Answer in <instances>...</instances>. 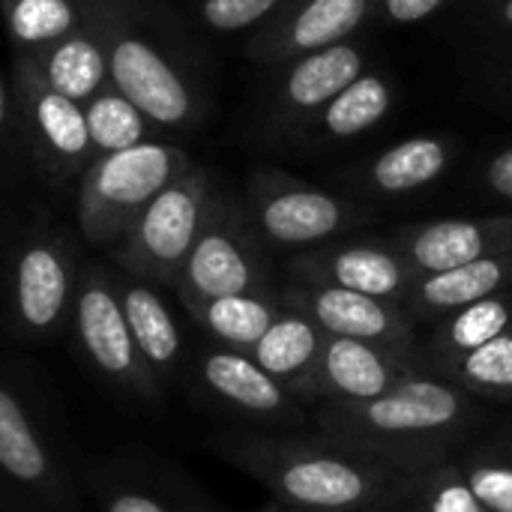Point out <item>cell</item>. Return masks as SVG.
<instances>
[{
    "label": "cell",
    "mask_w": 512,
    "mask_h": 512,
    "mask_svg": "<svg viewBox=\"0 0 512 512\" xmlns=\"http://www.w3.org/2000/svg\"><path fill=\"white\" fill-rule=\"evenodd\" d=\"M222 459L261 483L273 501L315 512H390L405 477L399 468L366 456L336 438L297 432H240L216 441Z\"/></svg>",
    "instance_id": "6da1fadb"
},
{
    "label": "cell",
    "mask_w": 512,
    "mask_h": 512,
    "mask_svg": "<svg viewBox=\"0 0 512 512\" xmlns=\"http://www.w3.org/2000/svg\"><path fill=\"white\" fill-rule=\"evenodd\" d=\"M480 417V399L429 369L408 372L378 399L312 408L318 432L399 468L450 459Z\"/></svg>",
    "instance_id": "7a4b0ae2"
},
{
    "label": "cell",
    "mask_w": 512,
    "mask_h": 512,
    "mask_svg": "<svg viewBox=\"0 0 512 512\" xmlns=\"http://www.w3.org/2000/svg\"><path fill=\"white\" fill-rule=\"evenodd\" d=\"M183 156L159 144H135L105 159L90 171L84 183L81 222L90 240L105 243L180 177Z\"/></svg>",
    "instance_id": "3957f363"
},
{
    "label": "cell",
    "mask_w": 512,
    "mask_h": 512,
    "mask_svg": "<svg viewBox=\"0 0 512 512\" xmlns=\"http://www.w3.org/2000/svg\"><path fill=\"white\" fill-rule=\"evenodd\" d=\"M282 303L309 315L327 336L360 339L405 357H420L417 321L402 303L321 282H291Z\"/></svg>",
    "instance_id": "277c9868"
},
{
    "label": "cell",
    "mask_w": 512,
    "mask_h": 512,
    "mask_svg": "<svg viewBox=\"0 0 512 512\" xmlns=\"http://www.w3.org/2000/svg\"><path fill=\"white\" fill-rule=\"evenodd\" d=\"M198 381L213 402L261 432H297L312 420V411L246 351H207L198 360Z\"/></svg>",
    "instance_id": "5b68a950"
},
{
    "label": "cell",
    "mask_w": 512,
    "mask_h": 512,
    "mask_svg": "<svg viewBox=\"0 0 512 512\" xmlns=\"http://www.w3.org/2000/svg\"><path fill=\"white\" fill-rule=\"evenodd\" d=\"M255 201L258 228L279 249H315L363 222V210L351 201L288 177L261 180Z\"/></svg>",
    "instance_id": "8992f818"
},
{
    "label": "cell",
    "mask_w": 512,
    "mask_h": 512,
    "mask_svg": "<svg viewBox=\"0 0 512 512\" xmlns=\"http://www.w3.org/2000/svg\"><path fill=\"white\" fill-rule=\"evenodd\" d=\"M201 174H180L144 210L129 246L132 267L153 279L180 276L207 216Z\"/></svg>",
    "instance_id": "52a82bcc"
},
{
    "label": "cell",
    "mask_w": 512,
    "mask_h": 512,
    "mask_svg": "<svg viewBox=\"0 0 512 512\" xmlns=\"http://www.w3.org/2000/svg\"><path fill=\"white\" fill-rule=\"evenodd\" d=\"M180 291L186 306L231 294H273L255 237L225 225L222 219L201 228L180 270Z\"/></svg>",
    "instance_id": "ba28073f"
},
{
    "label": "cell",
    "mask_w": 512,
    "mask_h": 512,
    "mask_svg": "<svg viewBox=\"0 0 512 512\" xmlns=\"http://www.w3.org/2000/svg\"><path fill=\"white\" fill-rule=\"evenodd\" d=\"M291 282H321L405 306L417 273L393 243H336L300 252L291 261Z\"/></svg>",
    "instance_id": "9c48e42d"
},
{
    "label": "cell",
    "mask_w": 512,
    "mask_h": 512,
    "mask_svg": "<svg viewBox=\"0 0 512 512\" xmlns=\"http://www.w3.org/2000/svg\"><path fill=\"white\" fill-rule=\"evenodd\" d=\"M78 336L102 375L144 399L159 396V384L135 348L123 306L102 282H87L78 294Z\"/></svg>",
    "instance_id": "30bf717a"
},
{
    "label": "cell",
    "mask_w": 512,
    "mask_h": 512,
    "mask_svg": "<svg viewBox=\"0 0 512 512\" xmlns=\"http://www.w3.org/2000/svg\"><path fill=\"white\" fill-rule=\"evenodd\" d=\"M393 246L417 276L453 270L480 258L512 252V216L441 219L399 231Z\"/></svg>",
    "instance_id": "8fae6325"
},
{
    "label": "cell",
    "mask_w": 512,
    "mask_h": 512,
    "mask_svg": "<svg viewBox=\"0 0 512 512\" xmlns=\"http://www.w3.org/2000/svg\"><path fill=\"white\" fill-rule=\"evenodd\" d=\"M414 369H426L420 357H405L360 339L327 336L321 354L318 405H357L378 399Z\"/></svg>",
    "instance_id": "7c38bea8"
},
{
    "label": "cell",
    "mask_w": 512,
    "mask_h": 512,
    "mask_svg": "<svg viewBox=\"0 0 512 512\" xmlns=\"http://www.w3.org/2000/svg\"><path fill=\"white\" fill-rule=\"evenodd\" d=\"M327 333L300 309L282 306L279 318L249 351L252 360L270 372L309 411L321 399V354Z\"/></svg>",
    "instance_id": "4fadbf2b"
},
{
    "label": "cell",
    "mask_w": 512,
    "mask_h": 512,
    "mask_svg": "<svg viewBox=\"0 0 512 512\" xmlns=\"http://www.w3.org/2000/svg\"><path fill=\"white\" fill-rule=\"evenodd\" d=\"M378 0H297L258 42L267 60H294L309 51L348 42L372 15Z\"/></svg>",
    "instance_id": "5bb4252c"
},
{
    "label": "cell",
    "mask_w": 512,
    "mask_h": 512,
    "mask_svg": "<svg viewBox=\"0 0 512 512\" xmlns=\"http://www.w3.org/2000/svg\"><path fill=\"white\" fill-rule=\"evenodd\" d=\"M117 90L162 126H180L192 114V96L180 75L141 39H120L111 48Z\"/></svg>",
    "instance_id": "9a60e30c"
},
{
    "label": "cell",
    "mask_w": 512,
    "mask_h": 512,
    "mask_svg": "<svg viewBox=\"0 0 512 512\" xmlns=\"http://www.w3.org/2000/svg\"><path fill=\"white\" fill-rule=\"evenodd\" d=\"M512 291V252L480 258L453 270L417 276L405 297V309L414 321H441L450 312Z\"/></svg>",
    "instance_id": "2e32d148"
},
{
    "label": "cell",
    "mask_w": 512,
    "mask_h": 512,
    "mask_svg": "<svg viewBox=\"0 0 512 512\" xmlns=\"http://www.w3.org/2000/svg\"><path fill=\"white\" fill-rule=\"evenodd\" d=\"M363 72L366 57L351 39L294 57L282 81V105L297 117H312L324 111Z\"/></svg>",
    "instance_id": "e0dca14e"
},
{
    "label": "cell",
    "mask_w": 512,
    "mask_h": 512,
    "mask_svg": "<svg viewBox=\"0 0 512 512\" xmlns=\"http://www.w3.org/2000/svg\"><path fill=\"white\" fill-rule=\"evenodd\" d=\"M507 330H512V291L468 303V306L450 312L447 318L435 321V333H432L429 345L420 351V360L432 372V369L504 336Z\"/></svg>",
    "instance_id": "ac0fdd59"
},
{
    "label": "cell",
    "mask_w": 512,
    "mask_h": 512,
    "mask_svg": "<svg viewBox=\"0 0 512 512\" xmlns=\"http://www.w3.org/2000/svg\"><path fill=\"white\" fill-rule=\"evenodd\" d=\"M0 474L12 486L33 489L36 495L54 492V465L39 441L24 405L0 384Z\"/></svg>",
    "instance_id": "d6986e66"
},
{
    "label": "cell",
    "mask_w": 512,
    "mask_h": 512,
    "mask_svg": "<svg viewBox=\"0 0 512 512\" xmlns=\"http://www.w3.org/2000/svg\"><path fill=\"white\" fill-rule=\"evenodd\" d=\"M69 297V276L63 261L48 246H33L21 255L15 270V303L24 327L42 333L51 330Z\"/></svg>",
    "instance_id": "ffe728a7"
},
{
    "label": "cell",
    "mask_w": 512,
    "mask_h": 512,
    "mask_svg": "<svg viewBox=\"0 0 512 512\" xmlns=\"http://www.w3.org/2000/svg\"><path fill=\"white\" fill-rule=\"evenodd\" d=\"M450 159H453V147L444 138L435 135L405 138L390 150H384L366 168V177L384 195H408L435 183L450 168Z\"/></svg>",
    "instance_id": "44dd1931"
},
{
    "label": "cell",
    "mask_w": 512,
    "mask_h": 512,
    "mask_svg": "<svg viewBox=\"0 0 512 512\" xmlns=\"http://www.w3.org/2000/svg\"><path fill=\"white\" fill-rule=\"evenodd\" d=\"M120 306H123L129 333L135 339V348L141 360L147 363V369L153 372V378L171 375L183 357V339L168 306L159 300V294H153L144 285L126 288Z\"/></svg>",
    "instance_id": "7402d4cb"
},
{
    "label": "cell",
    "mask_w": 512,
    "mask_h": 512,
    "mask_svg": "<svg viewBox=\"0 0 512 512\" xmlns=\"http://www.w3.org/2000/svg\"><path fill=\"white\" fill-rule=\"evenodd\" d=\"M282 306L285 303H279L273 294H231L189 306V312L225 348L249 354L258 345V339L270 330V324L279 318Z\"/></svg>",
    "instance_id": "603a6c76"
},
{
    "label": "cell",
    "mask_w": 512,
    "mask_h": 512,
    "mask_svg": "<svg viewBox=\"0 0 512 512\" xmlns=\"http://www.w3.org/2000/svg\"><path fill=\"white\" fill-rule=\"evenodd\" d=\"M390 512H489L468 486L456 459L414 468Z\"/></svg>",
    "instance_id": "cb8c5ba5"
},
{
    "label": "cell",
    "mask_w": 512,
    "mask_h": 512,
    "mask_svg": "<svg viewBox=\"0 0 512 512\" xmlns=\"http://www.w3.org/2000/svg\"><path fill=\"white\" fill-rule=\"evenodd\" d=\"M480 402L512 405V330L432 369Z\"/></svg>",
    "instance_id": "d4e9b609"
},
{
    "label": "cell",
    "mask_w": 512,
    "mask_h": 512,
    "mask_svg": "<svg viewBox=\"0 0 512 512\" xmlns=\"http://www.w3.org/2000/svg\"><path fill=\"white\" fill-rule=\"evenodd\" d=\"M393 108V87L387 78L363 72L357 81H351L324 111H321V129L327 138H357L366 129L378 126L387 111Z\"/></svg>",
    "instance_id": "484cf974"
},
{
    "label": "cell",
    "mask_w": 512,
    "mask_h": 512,
    "mask_svg": "<svg viewBox=\"0 0 512 512\" xmlns=\"http://www.w3.org/2000/svg\"><path fill=\"white\" fill-rule=\"evenodd\" d=\"M459 468L486 510L512 512V432L474 447Z\"/></svg>",
    "instance_id": "4316f807"
},
{
    "label": "cell",
    "mask_w": 512,
    "mask_h": 512,
    "mask_svg": "<svg viewBox=\"0 0 512 512\" xmlns=\"http://www.w3.org/2000/svg\"><path fill=\"white\" fill-rule=\"evenodd\" d=\"M45 75H48V84H51L54 93L78 102V99L90 96L102 84V78H105V57H102L96 42L75 36V39L60 42L51 51Z\"/></svg>",
    "instance_id": "83f0119b"
},
{
    "label": "cell",
    "mask_w": 512,
    "mask_h": 512,
    "mask_svg": "<svg viewBox=\"0 0 512 512\" xmlns=\"http://www.w3.org/2000/svg\"><path fill=\"white\" fill-rule=\"evenodd\" d=\"M90 144L105 153H117L144 141V114L123 93H105L87 108Z\"/></svg>",
    "instance_id": "f1b7e54d"
},
{
    "label": "cell",
    "mask_w": 512,
    "mask_h": 512,
    "mask_svg": "<svg viewBox=\"0 0 512 512\" xmlns=\"http://www.w3.org/2000/svg\"><path fill=\"white\" fill-rule=\"evenodd\" d=\"M36 126L42 138L63 156H81L90 147L87 114L66 96L54 93L51 87L42 90L33 102Z\"/></svg>",
    "instance_id": "f546056e"
},
{
    "label": "cell",
    "mask_w": 512,
    "mask_h": 512,
    "mask_svg": "<svg viewBox=\"0 0 512 512\" xmlns=\"http://www.w3.org/2000/svg\"><path fill=\"white\" fill-rule=\"evenodd\" d=\"M75 9L69 0H15L9 27L21 42H51L72 30Z\"/></svg>",
    "instance_id": "4dcf8cb0"
},
{
    "label": "cell",
    "mask_w": 512,
    "mask_h": 512,
    "mask_svg": "<svg viewBox=\"0 0 512 512\" xmlns=\"http://www.w3.org/2000/svg\"><path fill=\"white\" fill-rule=\"evenodd\" d=\"M282 0H204V21L213 30H243L267 18Z\"/></svg>",
    "instance_id": "1f68e13d"
},
{
    "label": "cell",
    "mask_w": 512,
    "mask_h": 512,
    "mask_svg": "<svg viewBox=\"0 0 512 512\" xmlns=\"http://www.w3.org/2000/svg\"><path fill=\"white\" fill-rule=\"evenodd\" d=\"M105 512H189L183 510L177 501L159 495V492H147V489H123L114 492L105 501Z\"/></svg>",
    "instance_id": "d6a6232c"
},
{
    "label": "cell",
    "mask_w": 512,
    "mask_h": 512,
    "mask_svg": "<svg viewBox=\"0 0 512 512\" xmlns=\"http://www.w3.org/2000/svg\"><path fill=\"white\" fill-rule=\"evenodd\" d=\"M447 0H378L381 15L393 24H417L432 18Z\"/></svg>",
    "instance_id": "836d02e7"
},
{
    "label": "cell",
    "mask_w": 512,
    "mask_h": 512,
    "mask_svg": "<svg viewBox=\"0 0 512 512\" xmlns=\"http://www.w3.org/2000/svg\"><path fill=\"white\" fill-rule=\"evenodd\" d=\"M483 183L489 186L492 195L512 201V144L507 150H501L498 156H492L483 168Z\"/></svg>",
    "instance_id": "e575fe53"
},
{
    "label": "cell",
    "mask_w": 512,
    "mask_h": 512,
    "mask_svg": "<svg viewBox=\"0 0 512 512\" xmlns=\"http://www.w3.org/2000/svg\"><path fill=\"white\" fill-rule=\"evenodd\" d=\"M492 24L504 33H512V0H495L492 3Z\"/></svg>",
    "instance_id": "d590c367"
},
{
    "label": "cell",
    "mask_w": 512,
    "mask_h": 512,
    "mask_svg": "<svg viewBox=\"0 0 512 512\" xmlns=\"http://www.w3.org/2000/svg\"><path fill=\"white\" fill-rule=\"evenodd\" d=\"M261 512H315V510H300V507H288V504H279V501H273L270 507H264Z\"/></svg>",
    "instance_id": "8d00e7d4"
},
{
    "label": "cell",
    "mask_w": 512,
    "mask_h": 512,
    "mask_svg": "<svg viewBox=\"0 0 512 512\" xmlns=\"http://www.w3.org/2000/svg\"><path fill=\"white\" fill-rule=\"evenodd\" d=\"M6 117V93H3V81H0V123Z\"/></svg>",
    "instance_id": "74e56055"
}]
</instances>
